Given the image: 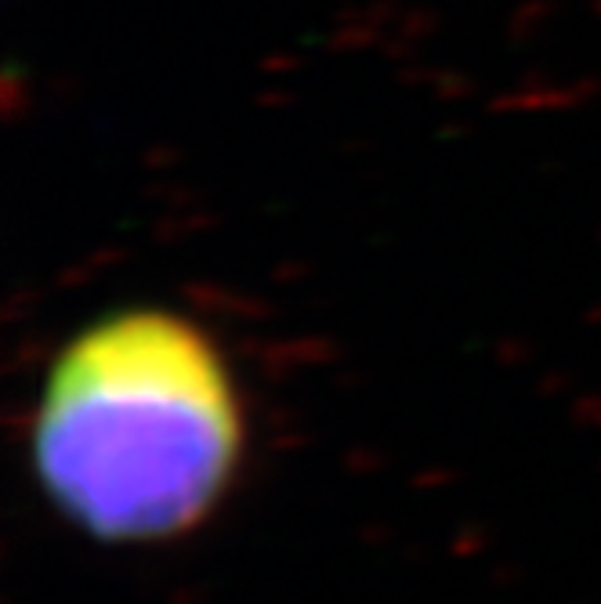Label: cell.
<instances>
[{
    "label": "cell",
    "mask_w": 601,
    "mask_h": 604,
    "mask_svg": "<svg viewBox=\"0 0 601 604\" xmlns=\"http://www.w3.org/2000/svg\"><path fill=\"white\" fill-rule=\"evenodd\" d=\"M243 402L200 322L124 308L87 322L41 384L30 456L59 515L102 543H164L214 515L243 459Z\"/></svg>",
    "instance_id": "obj_1"
}]
</instances>
